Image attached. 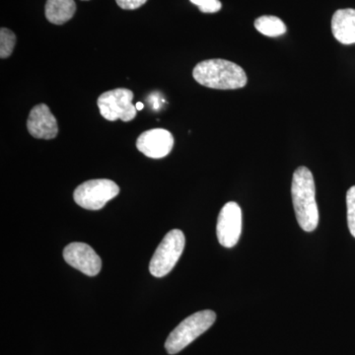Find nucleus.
<instances>
[{"label":"nucleus","mask_w":355,"mask_h":355,"mask_svg":"<svg viewBox=\"0 0 355 355\" xmlns=\"http://www.w3.org/2000/svg\"><path fill=\"white\" fill-rule=\"evenodd\" d=\"M291 196L299 225L306 232H312L319 224V209L314 177L307 167L301 166L294 172Z\"/></svg>","instance_id":"1"},{"label":"nucleus","mask_w":355,"mask_h":355,"mask_svg":"<svg viewBox=\"0 0 355 355\" xmlns=\"http://www.w3.org/2000/svg\"><path fill=\"white\" fill-rule=\"evenodd\" d=\"M195 80L205 87L233 90L245 87L248 78L246 72L239 65L229 60H203L193 70Z\"/></svg>","instance_id":"2"},{"label":"nucleus","mask_w":355,"mask_h":355,"mask_svg":"<svg viewBox=\"0 0 355 355\" xmlns=\"http://www.w3.org/2000/svg\"><path fill=\"white\" fill-rule=\"evenodd\" d=\"M216 320L211 310L200 311L186 318L168 336L165 349L169 354H176L205 333Z\"/></svg>","instance_id":"3"},{"label":"nucleus","mask_w":355,"mask_h":355,"mask_svg":"<svg viewBox=\"0 0 355 355\" xmlns=\"http://www.w3.org/2000/svg\"><path fill=\"white\" fill-rule=\"evenodd\" d=\"M184 245L186 238L183 231L173 229L168 232L156 249L149 263V272L151 275L155 277H163L171 272L183 253Z\"/></svg>","instance_id":"4"},{"label":"nucleus","mask_w":355,"mask_h":355,"mask_svg":"<svg viewBox=\"0 0 355 355\" xmlns=\"http://www.w3.org/2000/svg\"><path fill=\"white\" fill-rule=\"evenodd\" d=\"M119 193L120 188L111 180H90L77 187L73 198L74 202L83 209L99 210Z\"/></svg>","instance_id":"5"},{"label":"nucleus","mask_w":355,"mask_h":355,"mask_svg":"<svg viewBox=\"0 0 355 355\" xmlns=\"http://www.w3.org/2000/svg\"><path fill=\"white\" fill-rule=\"evenodd\" d=\"M133 93L130 89L118 88L103 93L97 100L100 114L105 120L130 121L137 116V110L132 104Z\"/></svg>","instance_id":"6"},{"label":"nucleus","mask_w":355,"mask_h":355,"mask_svg":"<svg viewBox=\"0 0 355 355\" xmlns=\"http://www.w3.org/2000/svg\"><path fill=\"white\" fill-rule=\"evenodd\" d=\"M242 233V210L238 203H226L217 218L216 234L222 246L233 248Z\"/></svg>","instance_id":"7"},{"label":"nucleus","mask_w":355,"mask_h":355,"mask_svg":"<svg viewBox=\"0 0 355 355\" xmlns=\"http://www.w3.org/2000/svg\"><path fill=\"white\" fill-rule=\"evenodd\" d=\"M64 258L69 266L88 277H95L101 270V259L85 243H70L64 248Z\"/></svg>","instance_id":"8"},{"label":"nucleus","mask_w":355,"mask_h":355,"mask_svg":"<svg viewBox=\"0 0 355 355\" xmlns=\"http://www.w3.org/2000/svg\"><path fill=\"white\" fill-rule=\"evenodd\" d=\"M174 146L172 133L164 128H154L139 135L137 147L146 157L153 159L164 158L171 153Z\"/></svg>","instance_id":"9"},{"label":"nucleus","mask_w":355,"mask_h":355,"mask_svg":"<svg viewBox=\"0 0 355 355\" xmlns=\"http://www.w3.org/2000/svg\"><path fill=\"white\" fill-rule=\"evenodd\" d=\"M28 132L35 139H53L58 133L57 119L46 104L35 106L30 112L27 121Z\"/></svg>","instance_id":"10"},{"label":"nucleus","mask_w":355,"mask_h":355,"mask_svg":"<svg viewBox=\"0 0 355 355\" xmlns=\"http://www.w3.org/2000/svg\"><path fill=\"white\" fill-rule=\"evenodd\" d=\"M331 32L340 44H355V9L336 11L331 18Z\"/></svg>","instance_id":"11"},{"label":"nucleus","mask_w":355,"mask_h":355,"mask_svg":"<svg viewBox=\"0 0 355 355\" xmlns=\"http://www.w3.org/2000/svg\"><path fill=\"white\" fill-rule=\"evenodd\" d=\"M76 11L74 0H48L44 8L46 19L55 25H62L73 17Z\"/></svg>","instance_id":"12"},{"label":"nucleus","mask_w":355,"mask_h":355,"mask_svg":"<svg viewBox=\"0 0 355 355\" xmlns=\"http://www.w3.org/2000/svg\"><path fill=\"white\" fill-rule=\"evenodd\" d=\"M254 27L261 34L270 38L282 36L286 33V26L284 21L277 16L265 15L254 21Z\"/></svg>","instance_id":"13"},{"label":"nucleus","mask_w":355,"mask_h":355,"mask_svg":"<svg viewBox=\"0 0 355 355\" xmlns=\"http://www.w3.org/2000/svg\"><path fill=\"white\" fill-rule=\"evenodd\" d=\"M16 44L15 34L7 28L0 30V58H7L12 55Z\"/></svg>","instance_id":"14"},{"label":"nucleus","mask_w":355,"mask_h":355,"mask_svg":"<svg viewBox=\"0 0 355 355\" xmlns=\"http://www.w3.org/2000/svg\"><path fill=\"white\" fill-rule=\"evenodd\" d=\"M347 224L350 234L355 238V186L347 193Z\"/></svg>","instance_id":"15"},{"label":"nucleus","mask_w":355,"mask_h":355,"mask_svg":"<svg viewBox=\"0 0 355 355\" xmlns=\"http://www.w3.org/2000/svg\"><path fill=\"white\" fill-rule=\"evenodd\" d=\"M203 13H216L220 10L222 4L219 0H190Z\"/></svg>","instance_id":"16"},{"label":"nucleus","mask_w":355,"mask_h":355,"mask_svg":"<svg viewBox=\"0 0 355 355\" xmlns=\"http://www.w3.org/2000/svg\"><path fill=\"white\" fill-rule=\"evenodd\" d=\"M148 0H116V4L125 10H135L146 3Z\"/></svg>","instance_id":"17"},{"label":"nucleus","mask_w":355,"mask_h":355,"mask_svg":"<svg viewBox=\"0 0 355 355\" xmlns=\"http://www.w3.org/2000/svg\"><path fill=\"white\" fill-rule=\"evenodd\" d=\"M135 108H137V111H141L144 108V105L141 102H137V105H135Z\"/></svg>","instance_id":"18"}]
</instances>
